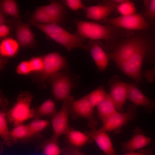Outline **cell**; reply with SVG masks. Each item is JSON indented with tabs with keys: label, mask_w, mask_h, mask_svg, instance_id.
I'll return each instance as SVG.
<instances>
[{
	"label": "cell",
	"mask_w": 155,
	"mask_h": 155,
	"mask_svg": "<svg viewBox=\"0 0 155 155\" xmlns=\"http://www.w3.org/2000/svg\"><path fill=\"white\" fill-rule=\"evenodd\" d=\"M6 23L14 28L16 40L21 47L26 49L36 46L35 37L29 24L22 21L20 19L11 18L7 19Z\"/></svg>",
	"instance_id": "cell-11"
},
{
	"label": "cell",
	"mask_w": 155,
	"mask_h": 155,
	"mask_svg": "<svg viewBox=\"0 0 155 155\" xmlns=\"http://www.w3.org/2000/svg\"><path fill=\"white\" fill-rule=\"evenodd\" d=\"M41 6L44 11L55 24H59L65 16V8L63 5L61 3L54 2L49 5Z\"/></svg>",
	"instance_id": "cell-21"
},
{
	"label": "cell",
	"mask_w": 155,
	"mask_h": 155,
	"mask_svg": "<svg viewBox=\"0 0 155 155\" xmlns=\"http://www.w3.org/2000/svg\"><path fill=\"white\" fill-rule=\"evenodd\" d=\"M110 92L108 95L115 104L117 110L123 112V107L127 98V83L121 81L117 75H114L109 80Z\"/></svg>",
	"instance_id": "cell-12"
},
{
	"label": "cell",
	"mask_w": 155,
	"mask_h": 155,
	"mask_svg": "<svg viewBox=\"0 0 155 155\" xmlns=\"http://www.w3.org/2000/svg\"><path fill=\"white\" fill-rule=\"evenodd\" d=\"M104 88L100 86L86 95L88 99L92 105L97 107L108 95Z\"/></svg>",
	"instance_id": "cell-25"
},
{
	"label": "cell",
	"mask_w": 155,
	"mask_h": 155,
	"mask_svg": "<svg viewBox=\"0 0 155 155\" xmlns=\"http://www.w3.org/2000/svg\"><path fill=\"white\" fill-rule=\"evenodd\" d=\"M94 107L90 102L86 95L73 102L71 113L75 116L85 118L91 129H96L97 122L94 115Z\"/></svg>",
	"instance_id": "cell-13"
},
{
	"label": "cell",
	"mask_w": 155,
	"mask_h": 155,
	"mask_svg": "<svg viewBox=\"0 0 155 155\" xmlns=\"http://www.w3.org/2000/svg\"><path fill=\"white\" fill-rule=\"evenodd\" d=\"M137 114L136 106L133 104L129 105L125 112L117 111L103 121L100 129L106 132L113 131L117 133L129 121L134 119Z\"/></svg>",
	"instance_id": "cell-9"
},
{
	"label": "cell",
	"mask_w": 155,
	"mask_h": 155,
	"mask_svg": "<svg viewBox=\"0 0 155 155\" xmlns=\"http://www.w3.org/2000/svg\"><path fill=\"white\" fill-rule=\"evenodd\" d=\"M69 145L79 148L90 140L87 133L70 127L65 134Z\"/></svg>",
	"instance_id": "cell-20"
},
{
	"label": "cell",
	"mask_w": 155,
	"mask_h": 155,
	"mask_svg": "<svg viewBox=\"0 0 155 155\" xmlns=\"http://www.w3.org/2000/svg\"><path fill=\"white\" fill-rule=\"evenodd\" d=\"M44 66L40 72L35 73L34 79L38 86L44 88L46 82L55 73L68 67L66 57L59 53L53 52L42 57Z\"/></svg>",
	"instance_id": "cell-3"
},
{
	"label": "cell",
	"mask_w": 155,
	"mask_h": 155,
	"mask_svg": "<svg viewBox=\"0 0 155 155\" xmlns=\"http://www.w3.org/2000/svg\"><path fill=\"white\" fill-rule=\"evenodd\" d=\"M144 75L148 82H153L155 78V65L151 70H146L144 73Z\"/></svg>",
	"instance_id": "cell-37"
},
{
	"label": "cell",
	"mask_w": 155,
	"mask_h": 155,
	"mask_svg": "<svg viewBox=\"0 0 155 155\" xmlns=\"http://www.w3.org/2000/svg\"><path fill=\"white\" fill-rule=\"evenodd\" d=\"M146 14L149 18L151 19L155 18V0H151Z\"/></svg>",
	"instance_id": "cell-38"
},
{
	"label": "cell",
	"mask_w": 155,
	"mask_h": 155,
	"mask_svg": "<svg viewBox=\"0 0 155 155\" xmlns=\"http://www.w3.org/2000/svg\"><path fill=\"white\" fill-rule=\"evenodd\" d=\"M57 112L55 102L52 100L49 99L44 101L34 111V116L36 117L37 118L44 116L52 117Z\"/></svg>",
	"instance_id": "cell-24"
},
{
	"label": "cell",
	"mask_w": 155,
	"mask_h": 155,
	"mask_svg": "<svg viewBox=\"0 0 155 155\" xmlns=\"http://www.w3.org/2000/svg\"><path fill=\"white\" fill-rule=\"evenodd\" d=\"M152 150L150 148H147L140 150L137 152H128L121 155H152Z\"/></svg>",
	"instance_id": "cell-39"
},
{
	"label": "cell",
	"mask_w": 155,
	"mask_h": 155,
	"mask_svg": "<svg viewBox=\"0 0 155 155\" xmlns=\"http://www.w3.org/2000/svg\"><path fill=\"white\" fill-rule=\"evenodd\" d=\"M117 10L121 16H127L136 13V9L134 3L128 0L116 6Z\"/></svg>",
	"instance_id": "cell-30"
},
{
	"label": "cell",
	"mask_w": 155,
	"mask_h": 155,
	"mask_svg": "<svg viewBox=\"0 0 155 155\" xmlns=\"http://www.w3.org/2000/svg\"><path fill=\"white\" fill-rule=\"evenodd\" d=\"M90 140L94 141L105 155H116L113 145L107 132L100 128L86 132Z\"/></svg>",
	"instance_id": "cell-15"
},
{
	"label": "cell",
	"mask_w": 155,
	"mask_h": 155,
	"mask_svg": "<svg viewBox=\"0 0 155 155\" xmlns=\"http://www.w3.org/2000/svg\"><path fill=\"white\" fill-rule=\"evenodd\" d=\"M145 40L138 36L128 38L115 49L107 53L109 58L118 67L134 55Z\"/></svg>",
	"instance_id": "cell-7"
},
{
	"label": "cell",
	"mask_w": 155,
	"mask_h": 155,
	"mask_svg": "<svg viewBox=\"0 0 155 155\" xmlns=\"http://www.w3.org/2000/svg\"><path fill=\"white\" fill-rule=\"evenodd\" d=\"M0 12L11 18L20 19V10L17 2L13 0H1L0 1Z\"/></svg>",
	"instance_id": "cell-23"
},
{
	"label": "cell",
	"mask_w": 155,
	"mask_h": 155,
	"mask_svg": "<svg viewBox=\"0 0 155 155\" xmlns=\"http://www.w3.org/2000/svg\"><path fill=\"white\" fill-rule=\"evenodd\" d=\"M6 115L4 112L0 113V135L1 137L5 140H7L10 137Z\"/></svg>",
	"instance_id": "cell-31"
},
{
	"label": "cell",
	"mask_w": 155,
	"mask_h": 155,
	"mask_svg": "<svg viewBox=\"0 0 155 155\" xmlns=\"http://www.w3.org/2000/svg\"><path fill=\"white\" fill-rule=\"evenodd\" d=\"M103 22L114 27L127 30H146L148 28V24L143 16L136 13L128 15L106 19Z\"/></svg>",
	"instance_id": "cell-10"
},
{
	"label": "cell",
	"mask_w": 155,
	"mask_h": 155,
	"mask_svg": "<svg viewBox=\"0 0 155 155\" xmlns=\"http://www.w3.org/2000/svg\"><path fill=\"white\" fill-rule=\"evenodd\" d=\"M77 27L79 34L91 40H112L115 36L114 26L108 24L103 25L94 22L80 21Z\"/></svg>",
	"instance_id": "cell-4"
},
{
	"label": "cell",
	"mask_w": 155,
	"mask_h": 155,
	"mask_svg": "<svg viewBox=\"0 0 155 155\" xmlns=\"http://www.w3.org/2000/svg\"><path fill=\"white\" fill-rule=\"evenodd\" d=\"M116 7V6L110 3L86 6L84 10L88 18L98 21L104 20Z\"/></svg>",
	"instance_id": "cell-17"
},
{
	"label": "cell",
	"mask_w": 155,
	"mask_h": 155,
	"mask_svg": "<svg viewBox=\"0 0 155 155\" xmlns=\"http://www.w3.org/2000/svg\"><path fill=\"white\" fill-rule=\"evenodd\" d=\"M17 73L20 75H26L33 73L29 60L21 62L16 68Z\"/></svg>",
	"instance_id": "cell-33"
},
{
	"label": "cell",
	"mask_w": 155,
	"mask_h": 155,
	"mask_svg": "<svg viewBox=\"0 0 155 155\" xmlns=\"http://www.w3.org/2000/svg\"><path fill=\"white\" fill-rule=\"evenodd\" d=\"M10 27L6 24L0 25V38L1 39L8 37L10 33Z\"/></svg>",
	"instance_id": "cell-36"
},
{
	"label": "cell",
	"mask_w": 155,
	"mask_h": 155,
	"mask_svg": "<svg viewBox=\"0 0 155 155\" xmlns=\"http://www.w3.org/2000/svg\"><path fill=\"white\" fill-rule=\"evenodd\" d=\"M6 16L3 13L0 12V25L6 23L7 19Z\"/></svg>",
	"instance_id": "cell-41"
},
{
	"label": "cell",
	"mask_w": 155,
	"mask_h": 155,
	"mask_svg": "<svg viewBox=\"0 0 155 155\" xmlns=\"http://www.w3.org/2000/svg\"><path fill=\"white\" fill-rule=\"evenodd\" d=\"M48 121L37 118L28 125L32 135L39 133L44 130L49 125Z\"/></svg>",
	"instance_id": "cell-29"
},
{
	"label": "cell",
	"mask_w": 155,
	"mask_h": 155,
	"mask_svg": "<svg viewBox=\"0 0 155 155\" xmlns=\"http://www.w3.org/2000/svg\"><path fill=\"white\" fill-rule=\"evenodd\" d=\"M32 95L28 91L22 92L8 113V117L15 126L22 124L34 116V111L31 108Z\"/></svg>",
	"instance_id": "cell-5"
},
{
	"label": "cell",
	"mask_w": 155,
	"mask_h": 155,
	"mask_svg": "<svg viewBox=\"0 0 155 155\" xmlns=\"http://www.w3.org/2000/svg\"><path fill=\"white\" fill-rule=\"evenodd\" d=\"M125 0H111L105 1L107 3L114 5L116 6L119 5L124 1Z\"/></svg>",
	"instance_id": "cell-40"
},
{
	"label": "cell",
	"mask_w": 155,
	"mask_h": 155,
	"mask_svg": "<svg viewBox=\"0 0 155 155\" xmlns=\"http://www.w3.org/2000/svg\"><path fill=\"white\" fill-rule=\"evenodd\" d=\"M80 76L68 67L53 75L48 80L55 99L64 101L70 95L71 90L76 88Z\"/></svg>",
	"instance_id": "cell-2"
},
{
	"label": "cell",
	"mask_w": 155,
	"mask_h": 155,
	"mask_svg": "<svg viewBox=\"0 0 155 155\" xmlns=\"http://www.w3.org/2000/svg\"><path fill=\"white\" fill-rule=\"evenodd\" d=\"M62 2L65 5L74 11L84 9L86 7L80 0H63Z\"/></svg>",
	"instance_id": "cell-34"
},
{
	"label": "cell",
	"mask_w": 155,
	"mask_h": 155,
	"mask_svg": "<svg viewBox=\"0 0 155 155\" xmlns=\"http://www.w3.org/2000/svg\"><path fill=\"white\" fill-rule=\"evenodd\" d=\"M149 49L148 43L145 40L134 55L117 67L124 73L132 78L136 83H139L142 80L143 62Z\"/></svg>",
	"instance_id": "cell-6"
},
{
	"label": "cell",
	"mask_w": 155,
	"mask_h": 155,
	"mask_svg": "<svg viewBox=\"0 0 155 155\" xmlns=\"http://www.w3.org/2000/svg\"><path fill=\"white\" fill-rule=\"evenodd\" d=\"M29 20L33 22L41 24H55L44 11L41 6L36 8Z\"/></svg>",
	"instance_id": "cell-27"
},
{
	"label": "cell",
	"mask_w": 155,
	"mask_h": 155,
	"mask_svg": "<svg viewBox=\"0 0 155 155\" xmlns=\"http://www.w3.org/2000/svg\"><path fill=\"white\" fill-rule=\"evenodd\" d=\"M29 60L33 73H37L42 70L44 66V62L42 57H33Z\"/></svg>",
	"instance_id": "cell-32"
},
{
	"label": "cell",
	"mask_w": 155,
	"mask_h": 155,
	"mask_svg": "<svg viewBox=\"0 0 155 155\" xmlns=\"http://www.w3.org/2000/svg\"><path fill=\"white\" fill-rule=\"evenodd\" d=\"M152 140L146 136L140 128H136L133 132L131 138L128 141L122 142V151L123 152H132L149 145Z\"/></svg>",
	"instance_id": "cell-16"
},
{
	"label": "cell",
	"mask_w": 155,
	"mask_h": 155,
	"mask_svg": "<svg viewBox=\"0 0 155 155\" xmlns=\"http://www.w3.org/2000/svg\"><path fill=\"white\" fill-rule=\"evenodd\" d=\"M127 98L135 106H142L148 113H151L155 109V98L148 97L133 84L128 83Z\"/></svg>",
	"instance_id": "cell-14"
},
{
	"label": "cell",
	"mask_w": 155,
	"mask_h": 155,
	"mask_svg": "<svg viewBox=\"0 0 155 155\" xmlns=\"http://www.w3.org/2000/svg\"><path fill=\"white\" fill-rule=\"evenodd\" d=\"M74 100V97L70 95L63 101L60 109L52 117L51 123L53 131L52 138L56 140L65 134L71 127L69 124V117Z\"/></svg>",
	"instance_id": "cell-8"
},
{
	"label": "cell",
	"mask_w": 155,
	"mask_h": 155,
	"mask_svg": "<svg viewBox=\"0 0 155 155\" xmlns=\"http://www.w3.org/2000/svg\"><path fill=\"white\" fill-rule=\"evenodd\" d=\"M42 151L44 155H60L61 153L57 140L52 138L45 143Z\"/></svg>",
	"instance_id": "cell-28"
},
{
	"label": "cell",
	"mask_w": 155,
	"mask_h": 155,
	"mask_svg": "<svg viewBox=\"0 0 155 155\" xmlns=\"http://www.w3.org/2000/svg\"><path fill=\"white\" fill-rule=\"evenodd\" d=\"M87 46L98 70L102 72L104 71L109 59L107 53L95 41L91 40Z\"/></svg>",
	"instance_id": "cell-18"
},
{
	"label": "cell",
	"mask_w": 155,
	"mask_h": 155,
	"mask_svg": "<svg viewBox=\"0 0 155 155\" xmlns=\"http://www.w3.org/2000/svg\"><path fill=\"white\" fill-rule=\"evenodd\" d=\"M20 47L16 39L7 37L1 40L0 43V55L1 57L12 58L18 54Z\"/></svg>",
	"instance_id": "cell-19"
},
{
	"label": "cell",
	"mask_w": 155,
	"mask_h": 155,
	"mask_svg": "<svg viewBox=\"0 0 155 155\" xmlns=\"http://www.w3.org/2000/svg\"><path fill=\"white\" fill-rule=\"evenodd\" d=\"M96 107L98 116L102 122L117 111L108 94L106 98Z\"/></svg>",
	"instance_id": "cell-22"
},
{
	"label": "cell",
	"mask_w": 155,
	"mask_h": 155,
	"mask_svg": "<svg viewBox=\"0 0 155 155\" xmlns=\"http://www.w3.org/2000/svg\"><path fill=\"white\" fill-rule=\"evenodd\" d=\"M27 20L31 26H34L46 34L51 39L65 47L68 52L74 48L88 50L84 43L86 39L79 34H73L56 24H43Z\"/></svg>",
	"instance_id": "cell-1"
},
{
	"label": "cell",
	"mask_w": 155,
	"mask_h": 155,
	"mask_svg": "<svg viewBox=\"0 0 155 155\" xmlns=\"http://www.w3.org/2000/svg\"><path fill=\"white\" fill-rule=\"evenodd\" d=\"M63 155H85L79 148L68 145L61 150Z\"/></svg>",
	"instance_id": "cell-35"
},
{
	"label": "cell",
	"mask_w": 155,
	"mask_h": 155,
	"mask_svg": "<svg viewBox=\"0 0 155 155\" xmlns=\"http://www.w3.org/2000/svg\"><path fill=\"white\" fill-rule=\"evenodd\" d=\"M143 1L144 5L145 11L146 13L149 9L151 0H144Z\"/></svg>",
	"instance_id": "cell-42"
},
{
	"label": "cell",
	"mask_w": 155,
	"mask_h": 155,
	"mask_svg": "<svg viewBox=\"0 0 155 155\" xmlns=\"http://www.w3.org/2000/svg\"><path fill=\"white\" fill-rule=\"evenodd\" d=\"M11 137L16 140L26 138L32 136L27 125L23 124L15 126L10 132Z\"/></svg>",
	"instance_id": "cell-26"
}]
</instances>
